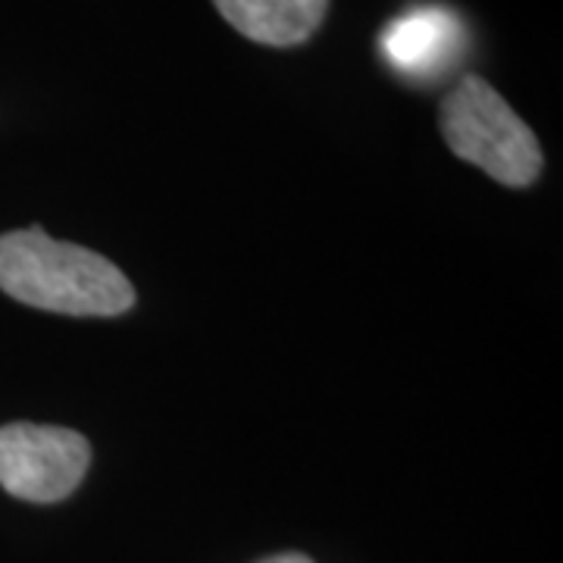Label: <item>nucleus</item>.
<instances>
[{"instance_id":"obj_2","label":"nucleus","mask_w":563,"mask_h":563,"mask_svg":"<svg viewBox=\"0 0 563 563\" xmlns=\"http://www.w3.org/2000/svg\"><path fill=\"white\" fill-rule=\"evenodd\" d=\"M439 125L454 157L479 166L507 188H526L542 173L536 132L479 76H466L448 91Z\"/></svg>"},{"instance_id":"obj_5","label":"nucleus","mask_w":563,"mask_h":563,"mask_svg":"<svg viewBox=\"0 0 563 563\" xmlns=\"http://www.w3.org/2000/svg\"><path fill=\"white\" fill-rule=\"evenodd\" d=\"M213 7L244 38L266 47H298L320 29L329 0H213Z\"/></svg>"},{"instance_id":"obj_1","label":"nucleus","mask_w":563,"mask_h":563,"mask_svg":"<svg viewBox=\"0 0 563 563\" xmlns=\"http://www.w3.org/2000/svg\"><path fill=\"white\" fill-rule=\"evenodd\" d=\"M0 291L66 317H120L135 307V288L117 263L38 225L0 235Z\"/></svg>"},{"instance_id":"obj_6","label":"nucleus","mask_w":563,"mask_h":563,"mask_svg":"<svg viewBox=\"0 0 563 563\" xmlns=\"http://www.w3.org/2000/svg\"><path fill=\"white\" fill-rule=\"evenodd\" d=\"M261 563H313L307 554H276V558H266Z\"/></svg>"},{"instance_id":"obj_4","label":"nucleus","mask_w":563,"mask_h":563,"mask_svg":"<svg viewBox=\"0 0 563 563\" xmlns=\"http://www.w3.org/2000/svg\"><path fill=\"white\" fill-rule=\"evenodd\" d=\"M379 47L385 60L407 79H435L461 57L463 29L444 7H417L388 22Z\"/></svg>"},{"instance_id":"obj_3","label":"nucleus","mask_w":563,"mask_h":563,"mask_svg":"<svg viewBox=\"0 0 563 563\" xmlns=\"http://www.w3.org/2000/svg\"><path fill=\"white\" fill-rule=\"evenodd\" d=\"M91 466L88 439L66 426L7 422L0 426V485L32 504L69 498Z\"/></svg>"}]
</instances>
